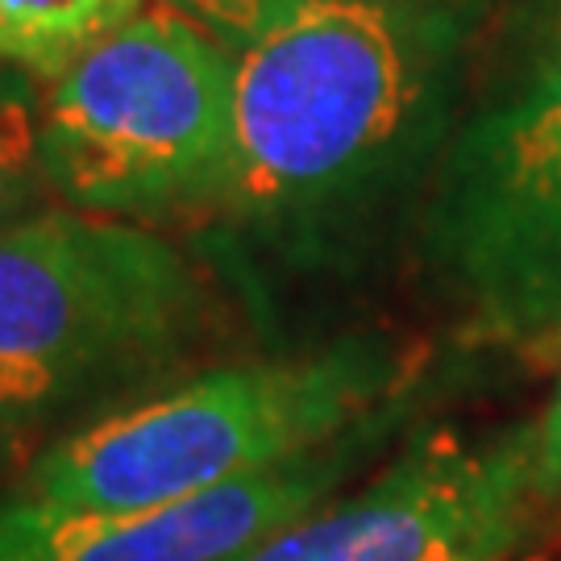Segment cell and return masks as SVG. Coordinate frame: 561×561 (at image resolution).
Returning <instances> with one entry per match:
<instances>
[{"label":"cell","mask_w":561,"mask_h":561,"mask_svg":"<svg viewBox=\"0 0 561 561\" xmlns=\"http://www.w3.org/2000/svg\"><path fill=\"white\" fill-rule=\"evenodd\" d=\"M533 424L416 433L362 491L225 561H503L533 537Z\"/></svg>","instance_id":"cell-6"},{"label":"cell","mask_w":561,"mask_h":561,"mask_svg":"<svg viewBox=\"0 0 561 561\" xmlns=\"http://www.w3.org/2000/svg\"><path fill=\"white\" fill-rule=\"evenodd\" d=\"M421 245L470 333L561 337V30L458 121L424 192Z\"/></svg>","instance_id":"cell-5"},{"label":"cell","mask_w":561,"mask_h":561,"mask_svg":"<svg viewBox=\"0 0 561 561\" xmlns=\"http://www.w3.org/2000/svg\"><path fill=\"white\" fill-rule=\"evenodd\" d=\"M533 482L541 500L561 503V375L545 416L533 424Z\"/></svg>","instance_id":"cell-11"},{"label":"cell","mask_w":561,"mask_h":561,"mask_svg":"<svg viewBox=\"0 0 561 561\" xmlns=\"http://www.w3.org/2000/svg\"><path fill=\"white\" fill-rule=\"evenodd\" d=\"M204 321L201 271L150 229L101 213L0 225V416L154 375Z\"/></svg>","instance_id":"cell-4"},{"label":"cell","mask_w":561,"mask_h":561,"mask_svg":"<svg viewBox=\"0 0 561 561\" xmlns=\"http://www.w3.org/2000/svg\"><path fill=\"white\" fill-rule=\"evenodd\" d=\"M408 421V396L300 458L146 512L0 503V561H225L337 495Z\"/></svg>","instance_id":"cell-7"},{"label":"cell","mask_w":561,"mask_h":561,"mask_svg":"<svg viewBox=\"0 0 561 561\" xmlns=\"http://www.w3.org/2000/svg\"><path fill=\"white\" fill-rule=\"evenodd\" d=\"M138 13L146 0H0V62L55 83Z\"/></svg>","instance_id":"cell-8"},{"label":"cell","mask_w":561,"mask_h":561,"mask_svg":"<svg viewBox=\"0 0 561 561\" xmlns=\"http://www.w3.org/2000/svg\"><path fill=\"white\" fill-rule=\"evenodd\" d=\"M238 55L175 9H146L50 83L46 183L101 217L225 208L238 180Z\"/></svg>","instance_id":"cell-3"},{"label":"cell","mask_w":561,"mask_h":561,"mask_svg":"<svg viewBox=\"0 0 561 561\" xmlns=\"http://www.w3.org/2000/svg\"><path fill=\"white\" fill-rule=\"evenodd\" d=\"M46 183L38 159V117L18 96L0 101V225H13Z\"/></svg>","instance_id":"cell-9"},{"label":"cell","mask_w":561,"mask_h":561,"mask_svg":"<svg viewBox=\"0 0 561 561\" xmlns=\"http://www.w3.org/2000/svg\"><path fill=\"white\" fill-rule=\"evenodd\" d=\"M408 362L382 337L213 370L50 445L18 500L146 512L300 458L400 400Z\"/></svg>","instance_id":"cell-2"},{"label":"cell","mask_w":561,"mask_h":561,"mask_svg":"<svg viewBox=\"0 0 561 561\" xmlns=\"http://www.w3.org/2000/svg\"><path fill=\"white\" fill-rule=\"evenodd\" d=\"M491 0H312L238 55L229 204L324 259L433 180Z\"/></svg>","instance_id":"cell-1"},{"label":"cell","mask_w":561,"mask_h":561,"mask_svg":"<svg viewBox=\"0 0 561 561\" xmlns=\"http://www.w3.org/2000/svg\"><path fill=\"white\" fill-rule=\"evenodd\" d=\"M167 4L187 21H196L229 55H241L266 34H275L283 21H291L312 0H167Z\"/></svg>","instance_id":"cell-10"}]
</instances>
